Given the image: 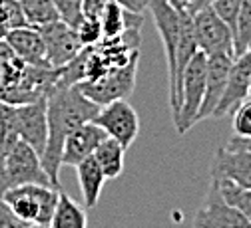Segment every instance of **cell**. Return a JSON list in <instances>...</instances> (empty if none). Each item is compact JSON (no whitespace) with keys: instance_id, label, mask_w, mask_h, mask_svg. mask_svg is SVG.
Wrapping results in <instances>:
<instances>
[{"instance_id":"6da1fadb","label":"cell","mask_w":251,"mask_h":228,"mask_svg":"<svg viewBox=\"0 0 251 228\" xmlns=\"http://www.w3.org/2000/svg\"><path fill=\"white\" fill-rule=\"evenodd\" d=\"M100 105L80 91L78 85L52 87L46 93V119H48V139L42 153V167L50 183L60 188V167L64 143L72 131L98 115Z\"/></svg>"},{"instance_id":"7a4b0ae2","label":"cell","mask_w":251,"mask_h":228,"mask_svg":"<svg viewBox=\"0 0 251 228\" xmlns=\"http://www.w3.org/2000/svg\"><path fill=\"white\" fill-rule=\"evenodd\" d=\"M6 207L24 222L48 228L60 201V188L44 185H22L2 194Z\"/></svg>"},{"instance_id":"3957f363","label":"cell","mask_w":251,"mask_h":228,"mask_svg":"<svg viewBox=\"0 0 251 228\" xmlns=\"http://www.w3.org/2000/svg\"><path fill=\"white\" fill-rule=\"evenodd\" d=\"M22 185H44V187H54L42 167V159L40 155L18 139L8 153L2 169H0V199L2 194L14 187Z\"/></svg>"},{"instance_id":"277c9868","label":"cell","mask_w":251,"mask_h":228,"mask_svg":"<svg viewBox=\"0 0 251 228\" xmlns=\"http://www.w3.org/2000/svg\"><path fill=\"white\" fill-rule=\"evenodd\" d=\"M205 76H207V56L198 52L190 62L179 89V115L174 123L177 133L185 135L198 123V115L205 97Z\"/></svg>"},{"instance_id":"5b68a950","label":"cell","mask_w":251,"mask_h":228,"mask_svg":"<svg viewBox=\"0 0 251 228\" xmlns=\"http://www.w3.org/2000/svg\"><path fill=\"white\" fill-rule=\"evenodd\" d=\"M138 60L140 54L134 56L126 66L122 68H114L108 74H104L98 80H90V82H82L78 83L80 91L92 100L94 104L108 105L112 102L118 100H128L130 93L136 87V74H138Z\"/></svg>"},{"instance_id":"8992f818","label":"cell","mask_w":251,"mask_h":228,"mask_svg":"<svg viewBox=\"0 0 251 228\" xmlns=\"http://www.w3.org/2000/svg\"><path fill=\"white\" fill-rule=\"evenodd\" d=\"M194 16V28H196V38L200 52L205 56L215 54H227L235 58V38L233 30L215 14L211 6L201 8L192 14Z\"/></svg>"},{"instance_id":"52a82bcc","label":"cell","mask_w":251,"mask_h":228,"mask_svg":"<svg viewBox=\"0 0 251 228\" xmlns=\"http://www.w3.org/2000/svg\"><path fill=\"white\" fill-rule=\"evenodd\" d=\"M92 121L100 125L108 137L116 139L126 149L140 135V117L136 109L128 104V100H118L108 105H102L98 115Z\"/></svg>"},{"instance_id":"ba28073f","label":"cell","mask_w":251,"mask_h":228,"mask_svg":"<svg viewBox=\"0 0 251 228\" xmlns=\"http://www.w3.org/2000/svg\"><path fill=\"white\" fill-rule=\"evenodd\" d=\"M38 30L44 40L46 62L50 68H64L66 63H70L84 50L76 30L62 20L46 24Z\"/></svg>"},{"instance_id":"9c48e42d","label":"cell","mask_w":251,"mask_h":228,"mask_svg":"<svg viewBox=\"0 0 251 228\" xmlns=\"http://www.w3.org/2000/svg\"><path fill=\"white\" fill-rule=\"evenodd\" d=\"M194 228H251V222L231 205L224 201L217 185L211 181L207 197L196 212Z\"/></svg>"},{"instance_id":"30bf717a","label":"cell","mask_w":251,"mask_h":228,"mask_svg":"<svg viewBox=\"0 0 251 228\" xmlns=\"http://www.w3.org/2000/svg\"><path fill=\"white\" fill-rule=\"evenodd\" d=\"M16 133L18 137L32 147L40 157L46 149L48 139V119H46V97L24 105H16Z\"/></svg>"},{"instance_id":"8fae6325","label":"cell","mask_w":251,"mask_h":228,"mask_svg":"<svg viewBox=\"0 0 251 228\" xmlns=\"http://www.w3.org/2000/svg\"><path fill=\"white\" fill-rule=\"evenodd\" d=\"M233 56L227 54H215V56H207V76H205V97L198 115V123L203 119L213 117L219 102L226 93L227 87V80H229V72L233 66Z\"/></svg>"},{"instance_id":"7c38bea8","label":"cell","mask_w":251,"mask_h":228,"mask_svg":"<svg viewBox=\"0 0 251 228\" xmlns=\"http://www.w3.org/2000/svg\"><path fill=\"white\" fill-rule=\"evenodd\" d=\"M148 8L153 16L155 28H158L166 58H168V72L172 76L176 63V50H177V36H179V12L176 0H148Z\"/></svg>"},{"instance_id":"4fadbf2b","label":"cell","mask_w":251,"mask_h":228,"mask_svg":"<svg viewBox=\"0 0 251 228\" xmlns=\"http://www.w3.org/2000/svg\"><path fill=\"white\" fill-rule=\"evenodd\" d=\"M211 177L227 179L239 187L251 188V151L219 147L211 165Z\"/></svg>"},{"instance_id":"5bb4252c","label":"cell","mask_w":251,"mask_h":228,"mask_svg":"<svg viewBox=\"0 0 251 228\" xmlns=\"http://www.w3.org/2000/svg\"><path fill=\"white\" fill-rule=\"evenodd\" d=\"M106 131L96 125L94 121H88L80 125L76 131H72L64 143V151H62V165L64 167H78L82 161L90 159L98 145L106 139Z\"/></svg>"},{"instance_id":"9a60e30c","label":"cell","mask_w":251,"mask_h":228,"mask_svg":"<svg viewBox=\"0 0 251 228\" xmlns=\"http://www.w3.org/2000/svg\"><path fill=\"white\" fill-rule=\"evenodd\" d=\"M6 44L10 46L14 56L24 60L26 63H32V66H48L44 40H42V34L38 28L22 26V28L10 30L6 36Z\"/></svg>"},{"instance_id":"2e32d148","label":"cell","mask_w":251,"mask_h":228,"mask_svg":"<svg viewBox=\"0 0 251 228\" xmlns=\"http://www.w3.org/2000/svg\"><path fill=\"white\" fill-rule=\"evenodd\" d=\"M144 22V14L138 12H130L124 6L116 4V2H106L104 14L100 18V26H102V36L104 40H114L120 38L122 34H126L132 28H140Z\"/></svg>"},{"instance_id":"e0dca14e","label":"cell","mask_w":251,"mask_h":228,"mask_svg":"<svg viewBox=\"0 0 251 228\" xmlns=\"http://www.w3.org/2000/svg\"><path fill=\"white\" fill-rule=\"evenodd\" d=\"M76 177L80 183V190H82V199H84V207L86 208H94L100 201V194L104 188V183L108 181L104 171L100 169V165L94 159V155L86 161H82L76 167Z\"/></svg>"},{"instance_id":"ac0fdd59","label":"cell","mask_w":251,"mask_h":228,"mask_svg":"<svg viewBox=\"0 0 251 228\" xmlns=\"http://www.w3.org/2000/svg\"><path fill=\"white\" fill-rule=\"evenodd\" d=\"M126 149L124 145H120L116 139L106 137L98 149L94 151V159L100 165V169L104 171L106 179H118L124 173V159H126Z\"/></svg>"},{"instance_id":"d6986e66","label":"cell","mask_w":251,"mask_h":228,"mask_svg":"<svg viewBox=\"0 0 251 228\" xmlns=\"http://www.w3.org/2000/svg\"><path fill=\"white\" fill-rule=\"evenodd\" d=\"M48 228H88L86 210L72 197L60 192V201Z\"/></svg>"},{"instance_id":"ffe728a7","label":"cell","mask_w":251,"mask_h":228,"mask_svg":"<svg viewBox=\"0 0 251 228\" xmlns=\"http://www.w3.org/2000/svg\"><path fill=\"white\" fill-rule=\"evenodd\" d=\"M211 181L217 185V190L224 197V201L227 205H231L233 208H237L251 222V188L239 187V185H235V183H231L227 179L211 177Z\"/></svg>"},{"instance_id":"44dd1931","label":"cell","mask_w":251,"mask_h":228,"mask_svg":"<svg viewBox=\"0 0 251 228\" xmlns=\"http://www.w3.org/2000/svg\"><path fill=\"white\" fill-rule=\"evenodd\" d=\"M20 6L26 18V24L32 28H42L46 24L60 20L52 0H20Z\"/></svg>"},{"instance_id":"7402d4cb","label":"cell","mask_w":251,"mask_h":228,"mask_svg":"<svg viewBox=\"0 0 251 228\" xmlns=\"http://www.w3.org/2000/svg\"><path fill=\"white\" fill-rule=\"evenodd\" d=\"M231 115H233V121H231L233 135L251 139V97H247L243 104H239Z\"/></svg>"},{"instance_id":"603a6c76","label":"cell","mask_w":251,"mask_h":228,"mask_svg":"<svg viewBox=\"0 0 251 228\" xmlns=\"http://www.w3.org/2000/svg\"><path fill=\"white\" fill-rule=\"evenodd\" d=\"M241 2L243 0H213L211 2V8L215 10V14L233 30V38H235L237 18H239V12H241Z\"/></svg>"},{"instance_id":"cb8c5ba5","label":"cell","mask_w":251,"mask_h":228,"mask_svg":"<svg viewBox=\"0 0 251 228\" xmlns=\"http://www.w3.org/2000/svg\"><path fill=\"white\" fill-rule=\"evenodd\" d=\"M58 16L62 22H66L68 26L76 28L82 22V6H84V0H52Z\"/></svg>"},{"instance_id":"d4e9b609","label":"cell","mask_w":251,"mask_h":228,"mask_svg":"<svg viewBox=\"0 0 251 228\" xmlns=\"http://www.w3.org/2000/svg\"><path fill=\"white\" fill-rule=\"evenodd\" d=\"M0 20L6 24L8 30L28 26L18 0H0Z\"/></svg>"},{"instance_id":"484cf974","label":"cell","mask_w":251,"mask_h":228,"mask_svg":"<svg viewBox=\"0 0 251 228\" xmlns=\"http://www.w3.org/2000/svg\"><path fill=\"white\" fill-rule=\"evenodd\" d=\"M76 30V34L82 42V46H98L104 36H102V26L98 20H88V18H82V22L74 28Z\"/></svg>"},{"instance_id":"4316f807","label":"cell","mask_w":251,"mask_h":228,"mask_svg":"<svg viewBox=\"0 0 251 228\" xmlns=\"http://www.w3.org/2000/svg\"><path fill=\"white\" fill-rule=\"evenodd\" d=\"M108 2H116L126 10L138 12V14H144V10L148 8V0H108Z\"/></svg>"},{"instance_id":"83f0119b","label":"cell","mask_w":251,"mask_h":228,"mask_svg":"<svg viewBox=\"0 0 251 228\" xmlns=\"http://www.w3.org/2000/svg\"><path fill=\"white\" fill-rule=\"evenodd\" d=\"M226 145H227V147H233V149L251 151V139H243V137H235V135H231V139H229Z\"/></svg>"},{"instance_id":"f1b7e54d","label":"cell","mask_w":251,"mask_h":228,"mask_svg":"<svg viewBox=\"0 0 251 228\" xmlns=\"http://www.w3.org/2000/svg\"><path fill=\"white\" fill-rule=\"evenodd\" d=\"M10 58H14V52L10 50V46L6 44V40H2V42H0V62H6Z\"/></svg>"},{"instance_id":"f546056e","label":"cell","mask_w":251,"mask_h":228,"mask_svg":"<svg viewBox=\"0 0 251 228\" xmlns=\"http://www.w3.org/2000/svg\"><path fill=\"white\" fill-rule=\"evenodd\" d=\"M211 2H213V0H196V2H194L190 8H187V10H190V12L194 14V12L201 10V8H207V6H211Z\"/></svg>"},{"instance_id":"4dcf8cb0","label":"cell","mask_w":251,"mask_h":228,"mask_svg":"<svg viewBox=\"0 0 251 228\" xmlns=\"http://www.w3.org/2000/svg\"><path fill=\"white\" fill-rule=\"evenodd\" d=\"M8 28H6V24L2 22V20H0V42H2V40H6V36H8Z\"/></svg>"},{"instance_id":"1f68e13d","label":"cell","mask_w":251,"mask_h":228,"mask_svg":"<svg viewBox=\"0 0 251 228\" xmlns=\"http://www.w3.org/2000/svg\"><path fill=\"white\" fill-rule=\"evenodd\" d=\"M177 2H181L183 6H187V8H190V6H192V4L196 2V0H177Z\"/></svg>"},{"instance_id":"d6a6232c","label":"cell","mask_w":251,"mask_h":228,"mask_svg":"<svg viewBox=\"0 0 251 228\" xmlns=\"http://www.w3.org/2000/svg\"><path fill=\"white\" fill-rule=\"evenodd\" d=\"M249 97H251V82H249Z\"/></svg>"},{"instance_id":"836d02e7","label":"cell","mask_w":251,"mask_h":228,"mask_svg":"<svg viewBox=\"0 0 251 228\" xmlns=\"http://www.w3.org/2000/svg\"><path fill=\"white\" fill-rule=\"evenodd\" d=\"M30 228H40V226H30Z\"/></svg>"},{"instance_id":"e575fe53","label":"cell","mask_w":251,"mask_h":228,"mask_svg":"<svg viewBox=\"0 0 251 228\" xmlns=\"http://www.w3.org/2000/svg\"><path fill=\"white\" fill-rule=\"evenodd\" d=\"M18 2H20V0H18Z\"/></svg>"}]
</instances>
